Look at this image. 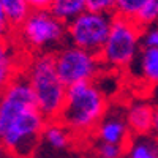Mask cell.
Returning a JSON list of instances; mask_svg holds the SVG:
<instances>
[{
    "instance_id": "cell-10",
    "label": "cell",
    "mask_w": 158,
    "mask_h": 158,
    "mask_svg": "<svg viewBox=\"0 0 158 158\" xmlns=\"http://www.w3.org/2000/svg\"><path fill=\"white\" fill-rule=\"evenodd\" d=\"M32 13L29 0H0V24H2V35H13L19 25L27 19Z\"/></svg>"
},
{
    "instance_id": "cell-13",
    "label": "cell",
    "mask_w": 158,
    "mask_h": 158,
    "mask_svg": "<svg viewBox=\"0 0 158 158\" xmlns=\"http://www.w3.org/2000/svg\"><path fill=\"white\" fill-rule=\"evenodd\" d=\"M125 158H158V138L152 133L131 136L127 144Z\"/></svg>"
},
{
    "instance_id": "cell-8",
    "label": "cell",
    "mask_w": 158,
    "mask_h": 158,
    "mask_svg": "<svg viewBox=\"0 0 158 158\" xmlns=\"http://www.w3.org/2000/svg\"><path fill=\"white\" fill-rule=\"evenodd\" d=\"M131 136L133 135L125 117V106H109L106 115L103 117L94 133V138H97L98 142H111L120 146H127Z\"/></svg>"
},
{
    "instance_id": "cell-7",
    "label": "cell",
    "mask_w": 158,
    "mask_h": 158,
    "mask_svg": "<svg viewBox=\"0 0 158 158\" xmlns=\"http://www.w3.org/2000/svg\"><path fill=\"white\" fill-rule=\"evenodd\" d=\"M114 16L84 11L76 19L68 22V41L73 46L85 49L100 56L111 33Z\"/></svg>"
},
{
    "instance_id": "cell-1",
    "label": "cell",
    "mask_w": 158,
    "mask_h": 158,
    "mask_svg": "<svg viewBox=\"0 0 158 158\" xmlns=\"http://www.w3.org/2000/svg\"><path fill=\"white\" fill-rule=\"evenodd\" d=\"M48 122L24 73L2 87L0 139L6 155L11 158H35Z\"/></svg>"
},
{
    "instance_id": "cell-22",
    "label": "cell",
    "mask_w": 158,
    "mask_h": 158,
    "mask_svg": "<svg viewBox=\"0 0 158 158\" xmlns=\"http://www.w3.org/2000/svg\"><path fill=\"white\" fill-rule=\"evenodd\" d=\"M152 135H155L158 138V108L155 111V120H153V130H152Z\"/></svg>"
},
{
    "instance_id": "cell-15",
    "label": "cell",
    "mask_w": 158,
    "mask_h": 158,
    "mask_svg": "<svg viewBox=\"0 0 158 158\" xmlns=\"http://www.w3.org/2000/svg\"><path fill=\"white\" fill-rule=\"evenodd\" d=\"M49 10L60 21L68 24L73 19H76L79 15H82L84 11H87V6L85 0H54Z\"/></svg>"
},
{
    "instance_id": "cell-14",
    "label": "cell",
    "mask_w": 158,
    "mask_h": 158,
    "mask_svg": "<svg viewBox=\"0 0 158 158\" xmlns=\"http://www.w3.org/2000/svg\"><path fill=\"white\" fill-rule=\"evenodd\" d=\"M138 74L149 85H158V49L142 48L136 62Z\"/></svg>"
},
{
    "instance_id": "cell-4",
    "label": "cell",
    "mask_w": 158,
    "mask_h": 158,
    "mask_svg": "<svg viewBox=\"0 0 158 158\" xmlns=\"http://www.w3.org/2000/svg\"><path fill=\"white\" fill-rule=\"evenodd\" d=\"M11 36L27 54L56 52L68 40V24L60 21L51 10H32Z\"/></svg>"
},
{
    "instance_id": "cell-21",
    "label": "cell",
    "mask_w": 158,
    "mask_h": 158,
    "mask_svg": "<svg viewBox=\"0 0 158 158\" xmlns=\"http://www.w3.org/2000/svg\"><path fill=\"white\" fill-rule=\"evenodd\" d=\"M54 0H29L32 10H49Z\"/></svg>"
},
{
    "instance_id": "cell-9",
    "label": "cell",
    "mask_w": 158,
    "mask_h": 158,
    "mask_svg": "<svg viewBox=\"0 0 158 158\" xmlns=\"http://www.w3.org/2000/svg\"><path fill=\"white\" fill-rule=\"evenodd\" d=\"M155 111L156 108L153 104L144 100H136L133 103H128L125 106V117L131 130V135L133 136L150 135L153 130Z\"/></svg>"
},
{
    "instance_id": "cell-6",
    "label": "cell",
    "mask_w": 158,
    "mask_h": 158,
    "mask_svg": "<svg viewBox=\"0 0 158 158\" xmlns=\"http://www.w3.org/2000/svg\"><path fill=\"white\" fill-rule=\"evenodd\" d=\"M54 57L57 73L67 87L82 82H95V79L104 71L100 56L70 43L56 51Z\"/></svg>"
},
{
    "instance_id": "cell-12",
    "label": "cell",
    "mask_w": 158,
    "mask_h": 158,
    "mask_svg": "<svg viewBox=\"0 0 158 158\" xmlns=\"http://www.w3.org/2000/svg\"><path fill=\"white\" fill-rule=\"evenodd\" d=\"M74 138L76 136L59 120V118L49 120L46 128H44V133H43V142H46L48 146L54 150L68 149L73 144Z\"/></svg>"
},
{
    "instance_id": "cell-5",
    "label": "cell",
    "mask_w": 158,
    "mask_h": 158,
    "mask_svg": "<svg viewBox=\"0 0 158 158\" xmlns=\"http://www.w3.org/2000/svg\"><path fill=\"white\" fill-rule=\"evenodd\" d=\"M142 49V27L122 16H114L111 33L100 52L104 70L122 71L133 65Z\"/></svg>"
},
{
    "instance_id": "cell-19",
    "label": "cell",
    "mask_w": 158,
    "mask_h": 158,
    "mask_svg": "<svg viewBox=\"0 0 158 158\" xmlns=\"http://www.w3.org/2000/svg\"><path fill=\"white\" fill-rule=\"evenodd\" d=\"M141 27H147L150 24L158 22V0H149L147 6L144 8V11L141 13V16L136 21Z\"/></svg>"
},
{
    "instance_id": "cell-2",
    "label": "cell",
    "mask_w": 158,
    "mask_h": 158,
    "mask_svg": "<svg viewBox=\"0 0 158 158\" xmlns=\"http://www.w3.org/2000/svg\"><path fill=\"white\" fill-rule=\"evenodd\" d=\"M108 95L97 82H82L68 87L59 120L76 138L94 136L98 123L109 109Z\"/></svg>"
},
{
    "instance_id": "cell-3",
    "label": "cell",
    "mask_w": 158,
    "mask_h": 158,
    "mask_svg": "<svg viewBox=\"0 0 158 158\" xmlns=\"http://www.w3.org/2000/svg\"><path fill=\"white\" fill-rule=\"evenodd\" d=\"M22 73L33 90L40 111L48 117V120L59 118L68 87L57 73L54 52H38L27 56Z\"/></svg>"
},
{
    "instance_id": "cell-18",
    "label": "cell",
    "mask_w": 158,
    "mask_h": 158,
    "mask_svg": "<svg viewBox=\"0 0 158 158\" xmlns=\"http://www.w3.org/2000/svg\"><path fill=\"white\" fill-rule=\"evenodd\" d=\"M87 11L115 16V0H85Z\"/></svg>"
},
{
    "instance_id": "cell-20",
    "label": "cell",
    "mask_w": 158,
    "mask_h": 158,
    "mask_svg": "<svg viewBox=\"0 0 158 158\" xmlns=\"http://www.w3.org/2000/svg\"><path fill=\"white\" fill-rule=\"evenodd\" d=\"M142 48L158 49V22L142 29Z\"/></svg>"
},
{
    "instance_id": "cell-11",
    "label": "cell",
    "mask_w": 158,
    "mask_h": 158,
    "mask_svg": "<svg viewBox=\"0 0 158 158\" xmlns=\"http://www.w3.org/2000/svg\"><path fill=\"white\" fill-rule=\"evenodd\" d=\"M10 38L2 40V49H0V79H2V87L6 85L11 79H15L18 74L22 73L24 63H21L16 57V52L19 51H11L13 41H8Z\"/></svg>"
},
{
    "instance_id": "cell-17",
    "label": "cell",
    "mask_w": 158,
    "mask_h": 158,
    "mask_svg": "<svg viewBox=\"0 0 158 158\" xmlns=\"http://www.w3.org/2000/svg\"><path fill=\"white\" fill-rule=\"evenodd\" d=\"M127 146L111 142H98L95 147V155L98 158H125Z\"/></svg>"
},
{
    "instance_id": "cell-16",
    "label": "cell",
    "mask_w": 158,
    "mask_h": 158,
    "mask_svg": "<svg viewBox=\"0 0 158 158\" xmlns=\"http://www.w3.org/2000/svg\"><path fill=\"white\" fill-rule=\"evenodd\" d=\"M149 0H115V16L138 21Z\"/></svg>"
}]
</instances>
